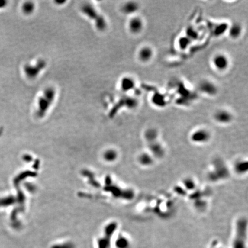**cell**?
I'll use <instances>...</instances> for the list:
<instances>
[{"label":"cell","instance_id":"1","mask_svg":"<svg viewBox=\"0 0 248 248\" xmlns=\"http://www.w3.org/2000/svg\"><path fill=\"white\" fill-rule=\"evenodd\" d=\"M248 220L245 217L237 219L235 224V231L233 239L232 248H247Z\"/></svg>","mask_w":248,"mask_h":248},{"label":"cell","instance_id":"2","mask_svg":"<svg viewBox=\"0 0 248 248\" xmlns=\"http://www.w3.org/2000/svg\"><path fill=\"white\" fill-rule=\"evenodd\" d=\"M208 179L212 182H218L228 179L230 170L223 160L215 159L211 163V166L207 173Z\"/></svg>","mask_w":248,"mask_h":248},{"label":"cell","instance_id":"3","mask_svg":"<svg viewBox=\"0 0 248 248\" xmlns=\"http://www.w3.org/2000/svg\"><path fill=\"white\" fill-rule=\"evenodd\" d=\"M210 65L215 72L220 74L225 73L230 69V59L225 52H216L211 58Z\"/></svg>","mask_w":248,"mask_h":248},{"label":"cell","instance_id":"4","mask_svg":"<svg viewBox=\"0 0 248 248\" xmlns=\"http://www.w3.org/2000/svg\"><path fill=\"white\" fill-rule=\"evenodd\" d=\"M56 96V92L52 87L46 89L38 101L37 115L39 117L44 116L52 105Z\"/></svg>","mask_w":248,"mask_h":248},{"label":"cell","instance_id":"5","mask_svg":"<svg viewBox=\"0 0 248 248\" xmlns=\"http://www.w3.org/2000/svg\"><path fill=\"white\" fill-rule=\"evenodd\" d=\"M81 11L87 17L94 21L97 29L99 31H104L106 28L107 23L104 16L92 5L89 4L83 5L81 8Z\"/></svg>","mask_w":248,"mask_h":248},{"label":"cell","instance_id":"6","mask_svg":"<svg viewBox=\"0 0 248 248\" xmlns=\"http://www.w3.org/2000/svg\"><path fill=\"white\" fill-rule=\"evenodd\" d=\"M197 89L200 93L210 98L215 97L219 93V87L217 83L209 78H203L199 81Z\"/></svg>","mask_w":248,"mask_h":248},{"label":"cell","instance_id":"7","mask_svg":"<svg viewBox=\"0 0 248 248\" xmlns=\"http://www.w3.org/2000/svg\"><path fill=\"white\" fill-rule=\"evenodd\" d=\"M189 139L194 144H206L211 140V133L206 127H197L191 131Z\"/></svg>","mask_w":248,"mask_h":248},{"label":"cell","instance_id":"8","mask_svg":"<svg viewBox=\"0 0 248 248\" xmlns=\"http://www.w3.org/2000/svg\"><path fill=\"white\" fill-rule=\"evenodd\" d=\"M213 121L220 125H228L234 120V115L230 109L225 108H219L213 113Z\"/></svg>","mask_w":248,"mask_h":248},{"label":"cell","instance_id":"9","mask_svg":"<svg viewBox=\"0 0 248 248\" xmlns=\"http://www.w3.org/2000/svg\"><path fill=\"white\" fill-rule=\"evenodd\" d=\"M155 51L153 47L150 44H143L140 47L137 51V57L141 63L147 64L150 63L153 59Z\"/></svg>","mask_w":248,"mask_h":248},{"label":"cell","instance_id":"10","mask_svg":"<svg viewBox=\"0 0 248 248\" xmlns=\"http://www.w3.org/2000/svg\"><path fill=\"white\" fill-rule=\"evenodd\" d=\"M46 66V60L43 59H40L34 64H26L24 66V72L29 78L34 79L39 75Z\"/></svg>","mask_w":248,"mask_h":248},{"label":"cell","instance_id":"11","mask_svg":"<svg viewBox=\"0 0 248 248\" xmlns=\"http://www.w3.org/2000/svg\"><path fill=\"white\" fill-rule=\"evenodd\" d=\"M145 27L144 19L139 15H134L128 22V29L134 35H139L143 32Z\"/></svg>","mask_w":248,"mask_h":248},{"label":"cell","instance_id":"12","mask_svg":"<svg viewBox=\"0 0 248 248\" xmlns=\"http://www.w3.org/2000/svg\"><path fill=\"white\" fill-rule=\"evenodd\" d=\"M146 144L147 150L150 153L155 160L161 159L166 155V148L159 139Z\"/></svg>","mask_w":248,"mask_h":248},{"label":"cell","instance_id":"13","mask_svg":"<svg viewBox=\"0 0 248 248\" xmlns=\"http://www.w3.org/2000/svg\"><path fill=\"white\" fill-rule=\"evenodd\" d=\"M243 32V28L242 24L235 21L229 25L226 33L229 37L233 40H238Z\"/></svg>","mask_w":248,"mask_h":248},{"label":"cell","instance_id":"14","mask_svg":"<svg viewBox=\"0 0 248 248\" xmlns=\"http://www.w3.org/2000/svg\"><path fill=\"white\" fill-rule=\"evenodd\" d=\"M155 159L147 150L143 151L140 153L137 158L139 164L144 168L152 167L155 164Z\"/></svg>","mask_w":248,"mask_h":248},{"label":"cell","instance_id":"15","mask_svg":"<svg viewBox=\"0 0 248 248\" xmlns=\"http://www.w3.org/2000/svg\"><path fill=\"white\" fill-rule=\"evenodd\" d=\"M136 85L137 82L133 77L130 76H126L122 78L120 83V87L123 92H130L136 89Z\"/></svg>","mask_w":248,"mask_h":248},{"label":"cell","instance_id":"16","mask_svg":"<svg viewBox=\"0 0 248 248\" xmlns=\"http://www.w3.org/2000/svg\"><path fill=\"white\" fill-rule=\"evenodd\" d=\"M140 9V5L137 1H130L125 3L121 8L122 12L127 15H136Z\"/></svg>","mask_w":248,"mask_h":248},{"label":"cell","instance_id":"17","mask_svg":"<svg viewBox=\"0 0 248 248\" xmlns=\"http://www.w3.org/2000/svg\"><path fill=\"white\" fill-rule=\"evenodd\" d=\"M248 165L247 160L240 159L234 163L233 166V169L237 175H244L248 172Z\"/></svg>","mask_w":248,"mask_h":248},{"label":"cell","instance_id":"18","mask_svg":"<svg viewBox=\"0 0 248 248\" xmlns=\"http://www.w3.org/2000/svg\"><path fill=\"white\" fill-rule=\"evenodd\" d=\"M143 137L146 144L155 141L159 137V131L155 127H148L145 130Z\"/></svg>","mask_w":248,"mask_h":248},{"label":"cell","instance_id":"19","mask_svg":"<svg viewBox=\"0 0 248 248\" xmlns=\"http://www.w3.org/2000/svg\"><path fill=\"white\" fill-rule=\"evenodd\" d=\"M153 102V104L159 108L164 107L166 105V99L162 94H156L153 95V98L151 99Z\"/></svg>","mask_w":248,"mask_h":248},{"label":"cell","instance_id":"20","mask_svg":"<svg viewBox=\"0 0 248 248\" xmlns=\"http://www.w3.org/2000/svg\"><path fill=\"white\" fill-rule=\"evenodd\" d=\"M183 184L185 188V189L188 190H192L195 189L196 186L195 182L193 179L190 178L185 179L183 182Z\"/></svg>","mask_w":248,"mask_h":248},{"label":"cell","instance_id":"21","mask_svg":"<svg viewBox=\"0 0 248 248\" xmlns=\"http://www.w3.org/2000/svg\"><path fill=\"white\" fill-rule=\"evenodd\" d=\"M35 9V5L32 2H26L23 5V11L27 14H31Z\"/></svg>","mask_w":248,"mask_h":248},{"label":"cell","instance_id":"22","mask_svg":"<svg viewBox=\"0 0 248 248\" xmlns=\"http://www.w3.org/2000/svg\"><path fill=\"white\" fill-rule=\"evenodd\" d=\"M117 246L118 248H128L129 242L125 237H120L117 241Z\"/></svg>","mask_w":248,"mask_h":248},{"label":"cell","instance_id":"23","mask_svg":"<svg viewBox=\"0 0 248 248\" xmlns=\"http://www.w3.org/2000/svg\"><path fill=\"white\" fill-rule=\"evenodd\" d=\"M117 157V153L115 150H108L105 154V159L108 161H113L115 160Z\"/></svg>","mask_w":248,"mask_h":248},{"label":"cell","instance_id":"24","mask_svg":"<svg viewBox=\"0 0 248 248\" xmlns=\"http://www.w3.org/2000/svg\"><path fill=\"white\" fill-rule=\"evenodd\" d=\"M6 3H7V2H6V1L1 0V1H0V8H4V7L6 5Z\"/></svg>","mask_w":248,"mask_h":248}]
</instances>
